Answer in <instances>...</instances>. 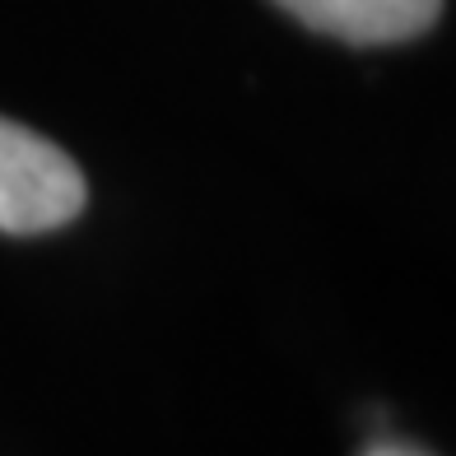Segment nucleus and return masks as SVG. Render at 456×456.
<instances>
[{"label": "nucleus", "instance_id": "obj_3", "mask_svg": "<svg viewBox=\"0 0 456 456\" xmlns=\"http://www.w3.org/2000/svg\"><path fill=\"white\" fill-rule=\"evenodd\" d=\"M368 456H419L414 447H401V443H387V447H372Z\"/></svg>", "mask_w": 456, "mask_h": 456}, {"label": "nucleus", "instance_id": "obj_2", "mask_svg": "<svg viewBox=\"0 0 456 456\" xmlns=\"http://www.w3.org/2000/svg\"><path fill=\"white\" fill-rule=\"evenodd\" d=\"M307 28L330 33L340 43L378 47V43H405L433 28L443 0H275Z\"/></svg>", "mask_w": 456, "mask_h": 456}, {"label": "nucleus", "instance_id": "obj_1", "mask_svg": "<svg viewBox=\"0 0 456 456\" xmlns=\"http://www.w3.org/2000/svg\"><path fill=\"white\" fill-rule=\"evenodd\" d=\"M85 173L66 150L0 117V233H47L85 210Z\"/></svg>", "mask_w": 456, "mask_h": 456}]
</instances>
